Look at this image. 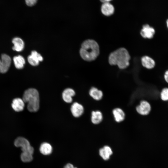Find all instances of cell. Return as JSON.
<instances>
[{"label":"cell","mask_w":168,"mask_h":168,"mask_svg":"<svg viewBox=\"0 0 168 168\" xmlns=\"http://www.w3.org/2000/svg\"><path fill=\"white\" fill-rule=\"evenodd\" d=\"M100 53L99 46L94 40L88 39L82 44L80 54L84 60L91 61L95 60Z\"/></svg>","instance_id":"cell-1"},{"label":"cell","mask_w":168,"mask_h":168,"mask_svg":"<svg viewBox=\"0 0 168 168\" xmlns=\"http://www.w3.org/2000/svg\"><path fill=\"white\" fill-rule=\"evenodd\" d=\"M130 56L127 50L120 48L111 53L109 57V62L111 65H117L119 68L123 69L129 65Z\"/></svg>","instance_id":"cell-2"},{"label":"cell","mask_w":168,"mask_h":168,"mask_svg":"<svg viewBox=\"0 0 168 168\" xmlns=\"http://www.w3.org/2000/svg\"><path fill=\"white\" fill-rule=\"evenodd\" d=\"M22 99L25 103H27V108L29 111L34 112L38 111L40 107V98L36 89L31 88L26 90Z\"/></svg>","instance_id":"cell-3"},{"label":"cell","mask_w":168,"mask_h":168,"mask_svg":"<svg viewBox=\"0 0 168 168\" xmlns=\"http://www.w3.org/2000/svg\"><path fill=\"white\" fill-rule=\"evenodd\" d=\"M14 144L17 147H20L23 152H30L33 153L34 148L30 146L29 141L24 138L19 137L16 138Z\"/></svg>","instance_id":"cell-4"},{"label":"cell","mask_w":168,"mask_h":168,"mask_svg":"<svg viewBox=\"0 0 168 168\" xmlns=\"http://www.w3.org/2000/svg\"><path fill=\"white\" fill-rule=\"evenodd\" d=\"M1 63L0 66V72L5 73L9 69L11 63V59L10 57L5 54H2L1 56Z\"/></svg>","instance_id":"cell-5"},{"label":"cell","mask_w":168,"mask_h":168,"mask_svg":"<svg viewBox=\"0 0 168 168\" xmlns=\"http://www.w3.org/2000/svg\"><path fill=\"white\" fill-rule=\"evenodd\" d=\"M138 113L142 115H148L150 112L151 109V105L148 101L142 100L139 105L136 108Z\"/></svg>","instance_id":"cell-6"},{"label":"cell","mask_w":168,"mask_h":168,"mask_svg":"<svg viewBox=\"0 0 168 168\" xmlns=\"http://www.w3.org/2000/svg\"><path fill=\"white\" fill-rule=\"evenodd\" d=\"M28 61L29 63L33 66H37L40 61L43 60L42 56L36 51L31 52V54L28 57Z\"/></svg>","instance_id":"cell-7"},{"label":"cell","mask_w":168,"mask_h":168,"mask_svg":"<svg viewBox=\"0 0 168 168\" xmlns=\"http://www.w3.org/2000/svg\"><path fill=\"white\" fill-rule=\"evenodd\" d=\"M155 33V30L148 24L144 25L140 31V34L144 38L152 39Z\"/></svg>","instance_id":"cell-8"},{"label":"cell","mask_w":168,"mask_h":168,"mask_svg":"<svg viewBox=\"0 0 168 168\" xmlns=\"http://www.w3.org/2000/svg\"><path fill=\"white\" fill-rule=\"evenodd\" d=\"M71 111L72 114L75 117L81 116L84 111L83 106L77 102L74 103L71 105Z\"/></svg>","instance_id":"cell-9"},{"label":"cell","mask_w":168,"mask_h":168,"mask_svg":"<svg viewBox=\"0 0 168 168\" xmlns=\"http://www.w3.org/2000/svg\"><path fill=\"white\" fill-rule=\"evenodd\" d=\"M75 94L74 91L70 88L65 89L62 94V98L64 101L67 103H70L72 100V97Z\"/></svg>","instance_id":"cell-10"},{"label":"cell","mask_w":168,"mask_h":168,"mask_svg":"<svg viewBox=\"0 0 168 168\" xmlns=\"http://www.w3.org/2000/svg\"><path fill=\"white\" fill-rule=\"evenodd\" d=\"M114 11L113 6L109 2L103 3L101 7V11L106 16H110L113 14Z\"/></svg>","instance_id":"cell-11"},{"label":"cell","mask_w":168,"mask_h":168,"mask_svg":"<svg viewBox=\"0 0 168 168\" xmlns=\"http://www.w3.org/2000/svg\"><path fill=\"white\" fill-rule=\"evenodd\" d=\"M25 102L22 99L16 98L12 101V106L13 109L17 112L22 111L24 107Z\"/></svg>","instance_id":"cell-12"},{"label":"cell","mask_w":168,"mask_h":168,"mask_svg":"<svg viewBox=\"0 0 168 168\" xmlns=\"http://www.w3.org/2000/svg\"><path fill=\"white\" fill-rule=\"evenodd\" d=\"M13 44L12 49L17 52L22 51L24 48V43L23 40L20 38L16 37L14 38L12 40Z\"/></svg>","instance_id":"cell-13"},{"label":"cell","mask_w":168,"mask_h":168,"mask_svg":"<svg viewBox=\"0 0 168 168\" xmlns=\"http://www.w3.org/2000/svg\"><path fill=\"white\" fill-rule=\"evenodd\" d=\"M141 62L142 66L147 69H152L155 66V63L154 60L147 56L142 57L141 58Z\"/></svg>","instance_id":"cell-14"},{"label":"cell","mask_w":168,"mask_h":168,"mask_svg":"<svg viewBox=\"0 0 168 168\" xmlns=\"http://www.w3.org/2000/svg\"><path fill=\"white\" fill-rule=\"evenodd\" d=\"M113 114L115 121L117 122H122L124 119V113L120 108H116L114 109L113 110Z\"/></svg>","instance_id":"cell-15"},{"label":"cell","mask_w":168,"mask_h":168,"mask_svg":"<svg viewBox=\"0 0 168 168\" xmlns=\"http://www.w3.org/2000/svg\"><path fill=\"white\" fill-rule=\"evenodd\" d=\"M13 61L16 68L21 69L23 68L25 63V60L22 56L21 55L15 56L13 58Z\"/></svg>","instance_id":"cell-16"},{"label":"cell","mask_w":168,"mask_h":168,"mask_svg":"<svg viewBox=\"0 0 168 168\" xmlns=\"http://www.w3.org/2000/svg\"><path fill=\"white\" fill-rule=\"evenodd\" d=\"M89 95L93 99L99 100L102 97L103 94L102 91L95 87H92L89 91Z\"/></svg>","instance_id":"cell-17"},{"label":"cell","mask_w":168,"mask_h":168,"mask_svg":"<svg viewBox=\"0 0 168 168\" xmlns=\"http://www.w3.org/2000/svg\"><path fill=\"white\" fill-rule=\"evenodd\" d=\"M103 115L100 111H93L91 113V121L94 124H98L102 121Z\"/></svg>","instance_id":"cell-18"},{"label":"cell","mask_w":168,"mask_h":168,"mask_svg":"<svg viewBox=\"0 0 168 168\" xmlns=\"http://www.w3.org/2000/svg\"><path fill=\"white\" fill-rule=\"evenodd\" d=\"M40 151L43 155H48L51 153L52 147L51 145L47 142H44L41 145Z\"/></svg>","instance_id":"cell-19"},{"label":"cell","mask_w":168,"mask_h":168,"mask_svg":"<svg viewBox=\"0 0 168 168\" xmlns=\"http://www.w3.org/2000/svg\"><path fill=\"white\" fill-rule=\"evenodd\" d=\"M33 153L30 152H22L21 155V160L24 162L31 161L33 159Z\"/></svg>","instance_id":"cell-20"},{"label":"cell","mask_w":168,"mask_h":168,"mask_svg":"<svg viewBox=\"0 0 168 168\" xmlns=\"http://www.w3.org/2000/svg\"><path fill=\"white\" fill-rule=\"evenodd\" d=\"M160 98L163 101H168V87L163 88L160 92Z\"/></svg>","instance_id":"cell-21"},{"label":"cell","mask_w":168,"mask_h":168,"mask_svg":"<svg viewBox=\"0 0 168 168\" xmlns=\"http://www.w3.org/2000/svg\"><path fill=\"white\" fill-rule=\"evenodd\" d=\"M99 154L103 159L105 160L109 159L110 156L104 148H100V149Z\"/></svg>","instance_id":"cell-22"},{"label":"cell","mask_w":168,"mask_h":168,"mask_svg":"<svg viewBox=\"0 0 168 168\" xmlns=\"http://www.w3.org/2000/svg\"><path fill=\"white\" fill-rule=\"evenodd\" d=\"M37 0H25L26 4L29 6H32L35 5Z\"/></svg>","instance_id":"cell-23"},{"label":"cell","mask_w":168,"mask_h":168,"mask_svg":"<svg viewBox=\"0 0 168 168\" xmlns=\"http://www.w3.org/2000/svg\"><path fill=\"white\" fill-rule=\"evenodd\" d=\"M103 148L110 156L113 153L112 151L109 147L107 146H105Z\"/></svg>","instance_id":"cell-24"},{"label":"cell","mask_w":168,"mask_h":168,"mask_svg":"<svg viewBox=\"0 0 168 168\" xmlns=\"http://www.w3.org/2000/svg\"><path fill=\"white\" fill-rule=\"evenodd\" d=\"M164 77L165 80L168 83V69L165 72Z\"/></svg>","instance_id":"cell-25"},{"label":"cell","mask_w":168,"mask_h":168,"mask_svg":"<svg viewBox=\"0 0 168 168\" xmlns=\"http://www.w3.org/2000/svg\"><path fill=\"white\" fill-rule=\"evenodd\" d=\"M64 168H77L76 167H74L72 164L70 163H68L65 166Z\"/></svg>","instance_id":"cell-26"},{"label":"cell","mask_w":168,"mask_h":168,"mask_svg":"<svg viewBox=\"0 0 168 168\" xmlns=\"http://www.w3.org/2000/svg\"><path fill=\"white\" fill-rule=\"evenodd\" d=\"M111 0H100L101 2L103 3L109 2Z\"/></svg>","instance_id":"cell-27"},{"label":"cell","mask_w":168,"mask_h":168,"mask_svg":"<svg viewBox=\"0 0 168 168\" xmlns=\"http://www.w3.org/2000/svg\"><path fill=\"white\" fill-rule=\"evenodd\" d=\"M166 24H167V27L168 28V19L166 21Z\"/></svg>","instance_id":"cell-28"},{"label":"cell","mask_w":168,"mask_h":168,"mask_svg":"<svg viewBox=\"0 0 168 168\" xmlns=\"http://www.w3.org/2000/svg\"><path fill=\"white\" fill-rule=\"evenodd\" d=\"M1 58H0V66L1 65Z\"/></svg>","instance_id":"cell-29"}]
</instances>
